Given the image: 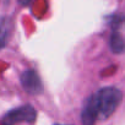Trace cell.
<instances>
[{"label": "cell", "instance_id": "cell-2", "mask_svg": "<svg viewBox=\"0 0 125 125\" xmlns=\"http://www.w3.org/2000/svg\"><path fill=\"white\" fill-rule=\"evenodd\" d=\"M36 115H37L36 109L30 104H25L8 112L3 118V123L8 125L16 124V123H32L34 121Z\"/></svg>", "mask_w": 125, "mask_h": 125}, {"label": "cell", "instance_id": "cell-1", "mask_svg": "<svg viewBox=\"0 0 125 125\" xmlns=\"http://www.w3.org/2000/svg\"><path fill=\"white\" fill-rule=\"evenodd\" d=\"M123 98L120 90L115 87H103L92 94L82 109V123L85 125L94 124L97 120L108 119L118 108Z\"/></svg>", "mask_w": 125, "mask_h": 125}, {"label": "cell", "instance_id": "cell-5", "mask_svg": "<svg viewBox=\"0 0 125 125\" xmlns=\"http://www.w3.org/2000/svg\"><path fill=\"white\" fill-rule=\"evenodd\" d=\"M109 45H110L112 52L116 53V54H120V53H123L125 50V41L123 39V37L119 33H115V32L110 37Z\"/></svg>", "mask_w": 125, "mask_h": 125}, {"label": "cell", "instance_id": "cell-3", "mask_svg": "<svg viewBox=\"0 0 125 125\" xmlns=\"http://www.w3.org/2000/svg\"><path fill=\"white\" fill-rule=\"evenodd\" d=\"M21 85L23 90L33 96H38L43 92V83L39 75L34 70H26L21 75Z\"/></svg>", "mask_w": 125, "mask_h": 125}, {"label": "cell", "instance_id": "cell-4", "mask_svg": "<svg viewBox=\"0 0 125 125\" xmlns=\"http://www.w3.org/2000/svg\"><path fill=\"white\" fill-rule=\"evenodd\" d=\"M10 32H11V21L5 16H0V50L6 45L10 37Z\"/></svg>", "mask_w": 125, "mask_h": 125}, {"label": "cell", "instance_id": "cell-6", "mask_svg": "<svg viewBox=\"0 0 125 125\" xmlns=\"http://www.w3.org/2000/svg\"><path fill=\"white\" fill-rule=\"evenodd\" d=\"M19 3H20L21 5H28V4L31 3V0H19Z\"/></svg>", "mask_w": 125, "mask_h": 125}]
</instances>
